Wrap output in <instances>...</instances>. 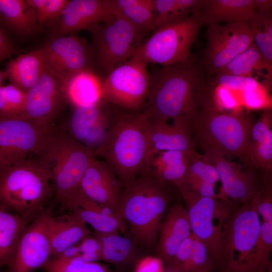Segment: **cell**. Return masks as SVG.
I'll return each instance as SVG.
<instances>
[{"mask_svg":"<svg viewBox=\"0 0 272 272\" xmlns=\"http://www.w3.org/2000/svg\"><path fill=\"white\" fill-rule=\"evenodd\" d=\"M201 67L192 57L150 74L148 97L142 110L150 120L184 119L191 125L199 112V96L206 85Z\"/></svg>","mask_w":272,"mask_h":272,"instance_id":"6da1fadb","label":"cell"},{"mask_svg":"<svg viewBox=\"0 0 272 272\" xmlns=\"http://www.w3.org/2000/svg\"><path fill=\"white\" fill-rule=\"evenodd\" d=\"M149 118L142 110L116 109L114 120L94 152L125 185L144 172L149 161Z\"/></svg>","mask_w":272,"mask_h":272,"instance_id":"7a4b0ae2","label":"cell"},{"mask_svg":"<svg viewBox=\"0 0 272 272\" xmlns=\"http://www.w3.org/2000/svg\"><path fill=\"white\" fill-rule=\"evenodd\" d=\"M208 85L200 93L198 114L191 126L195 146L198 144L203 151H217L229 159L236 157L253 170L249 156L253 120L244 113L220 111L213 103Z\"/></svg>","mask_w":272,"mask_h":272,"instance_id":"3957f363","label":"cell"},{"mask_svg":"<svg viewBox=\"0 0 272 272\" xmlns=\"http://www.w3.org/2000/svg\"><path fill=\"white\" fill-rule=\"evenodd\" d=\"M167 184L146 170L123 185L120 214L141 245L151 247L155 243L169 199Z\"/></svg>","mask_w":272,"mask_h":272,"instance_id":"277c9868","label":"cell"},{"mask_svg":"<svg viewBox=\"0 0 272 272\" xmlns=\"http://www.w3.org/2000/svg\"><path fill=\"white\" fill-rule=\"evenodd\" d=\"M53 191L50 167L41 155L0 168V205L27 220Z\"/></svg>","mask_w":272,"mask_h":272,"instance_id":"5b68a950","label":"cell"},{"mask_svg":"<svg viewBox=\"0 0 272 272\" xmlns=\"http://www.w3.org/2000/svg\"><path fill=\"white\" fill-rule=\"evenodd\" d=\"M185 205L191 232L206 245L214 266L224 269V249L236 210L229 199L204 197L187 185L177 188Z\"/></svg>","mask_w":272,"mask_h":272,"instance_id":"8992f818","label":"cell"},{"mask_svg":"<svg viewBox=\"0 0 272 272\" xmlns=\"http://www.w3.org/2000/svg\"><path fill=\"white\" fill-rule=\"evenodd\" d=\"M49 165L53 192L64 203L78 189L85 170L95 157L94 152L67 133H56L40 155Z\"/></svg>","mask_w":272,"mask_h":272,"instance_id":"52a82bcc","label":"cell"},{"mask_svg":"<svg viewBox=\"0 0 272 272\" xmlns=\"http://www.w3.org/2000/svg\"><path fill=\"white\" fill-rule=\"evenodd\" d=\"M202 23L198 14L177 19L157 29L137 49L132 57L147 64L163 66L184 62L191 57V48Z\"/></svg>","mask_w":272,"mask_h":272,"instance_id":"ba28073f","label":"cell"},{"mask_svg":"<svg viewBox=\"0 0 272 272\" xmlns=\"http://www.w3.org/2000/svg\"><path fill=\"white\" fill-rule=\"evenodd\" d=\"M55 132L53 126L20 116L0 117V168L39 155Z\"/></svg>","mask_w":272,"mask_h":272,"instance_id":"9c48e42d","label":"cell"},{"mask_svg":"<svg viewBox=\"0 0 272 272\" xmlns=\"http://www.w3.org/2000/svg\"><path fill=\"white\" fill-rule=\"evenodd\" d=\"M261 224L258 214L249 203L236 209L224 249V272H255Z\"/></svg>","mask_w":272,"mask_h":272,"instance_id":"30bf717a","label":"cell"},{"mask_svg":"<svg viewBox=\"0 0 272 272\" xmlns=\"http://www.w3.org/2000/svg\"><path fill=\"white\" fill-rule=\"evenodd\" d=\"M147 63L132 57L108 73L104 79L103 99L121 109L141 111L150 85Z\"/></svg>","mask_w":272,"mask_h":272,"instance_id":"8fae6325","label":"cell"},{"mask_svg":"<svg viewBox=\"0 0 272 272\" xmlns=\"http://www.w3.org/2000/svg\"><path fill=\"white\" fill-rule=\"evenodd\" d=\"M91 29L95 34L98 60L108 73L133 56L144 34L117 12Z\"/></svg>","mask_w":272,"mask_h":272,"instance_id":"7c38bea8","label":"cell"},{"mask_svg":"<svg viewBox=\"0 0 272 272\" xmlns=\"http://www.w3.org/2000/svg\"><path fill=\"white\" fill-rule=\"evenodd\" d=\"M55 217L40 214L22 232L7 272H33L51 257V238Z\"/></svg>","mask_w":272,"mask_h":272,"instance_id":"4fadbf2b","label":"cell"},{"mask_svg":"<svg viewBox=\"0 0 272 272\" xmlns=\"http://www.w3.org/2000/svg\"><path fill=\"white\" fill-rule=\"evenodd\" d=\"M207 38L202 63L211 73H217L253 42L246 22L208 25Z\"/></svg>","mask_w":272,"mask_h":272,"instance_id":"5bb4252c","label":"cell"},{"mask_svg":"<svg viewBox=\"0 0 272 272\" xmlns=\"http://www.w3.org/2000/svg\"><path fill=\"white\" fill-rule=\"evenodd\" d=\"M40 50L46 66L63 83L74 74L89 69L90 54L87 43L76 35L54 37Z\"/></svg>","mask_w":272,"mask_h":272,"instance_id":"9a60e30c","label":"cell"},{"mask_svg":"<svg viewBox=\"0 0 272 272\" xmlns=\"http://www.w3.org/2000/svg\"><path fill=\"white\" fill-rule=\"evenodd\" d=\"M63 82L46 66L36 84L26 94L22 113L19 116L53 126V121L64 101Z\"/></svg>","mask_w":272,"mask_h":272,"instance_id":"2e32d148","label":"cell"},{"mask_svg":"<svg viewBox=\"0 0 272 272\" xmlns=\"http://www.w3.org/2000/svg\"><path fill=\"white\" fill-rule=\"evenodd\" d=\"M205 161L214 165L222 183L218 198L230 197L244 203H249L260 190L253 170H243L219 152L209 150L201 155Z\"/></svg>","mask_w":272,"mask_h":272,"instance_id":"e0dca14e","label":"cell"},{"mask_svg":"<svg viewBox=\"0 0 272 272\" xmlns=\"http://www.w3.org/2000/svg\"><path fill=\"white\" fill-rule=\"evenodd\" d=\"M113 0H69L56 21L53 37L92 29L116 13Z\"/></svg>","mask_w":272,"mask_h":272,"instance_id":"ac0fdd59","label":"cell"},{"mask_svg":"<svg viewBox=\"0 0 272 272\" xmlns=\"http://www.w3.org/2000/svg\"><path fill=\"white\" fill-rule=\"evenodd\" d=\"M123 187L109 165L94 157L85 170L78 188L90 199L109 208L121 216L119 201Z\"/></svg>","mask_w":272,"mask_h":272,"instance_id":"d6986e66","label":"cell"},{"mask_svg":"<svg viewBox=\"0 0 272 272\" xmlns=\"http://www.w3.org/2000/svg\"><path fill=\"white\" fill-rule=\"evenodd\" d=\"M191 132L190 122L184 119L174 120L172 124L149 119V160L164 151H179L188 155L197 152Z\"/></svg>","mask_w":272,"mask_h":272,"instance_id":"ffe728a7","label":"cell"},{"mask_svg":"<svg viewBox=\"0 0 272 272\" xmlns=\"http://www.w3.org/2000/svg\"><path fill=\"white\" fill-rule=\"evenodd\" d=\"M70 212L75 215L95 231L101 233L118 232L124 230L122 217L109 208L90 199L78 188L72 192L64 203Z\"/></svg>","mask_w":272,"mask_h":272,"instance_id":"44dd1931","label":"cell"},{"mask_svg":"<svg viewBox=\"0 0 272 272\" xmlns=\"http://www.w3.org/2000/svg\"><path fill=\"white\" fill-rule=\"evenodd\" d=\"M159 232L158 257L167 266L172 261L180 245L192 233L185 208L180 203L173 205L162 222Z\"/></svg>","mask_w":272,"mask_h":272,"instance_id":"7402d4cb","label":"cell"},{"mask_svg":"<svg viewBox=\"0 0 272 272\" xmlns=\"http://www.w3.org/2000/svg\"><path fill=\"white\" fill-rule=\"evenodd\" d=\"M196 13L202 24L248 23L256 13L253 0H202Z\"/></svg>","mask_w":272,"mask_h":272,"instance_id":"603a6c76","label":"cell"},{"mask_svg":"<svg viewBox=\"0 0 272 272\" xmlns=\"http://www.w3.org/2000/svg\"><path fill=\"white\" fill-rule=\"evenodd\" d=\"M103 82L89 69L77 72L63 83L64 101L73 107L98 103L103 99Z\"/></svg>","mask_w":272,"mask_h":272,"instance_id":"cb8c5ba5","label":"cell"},{"mask_svg":"<svg viewBox=\"0 0 272 272\" xmlns=\"http://www.w3.org/2000/svg\"><path fill=\"white\" fill-rule=\"evenodd\" d=\"M189 162V155L186 153L164 151L150 159L146 170L160 179L172 183L177 188L187 185Z\"/></svg>","mask_w":272,"mask_h":272,"instance_id":"d4e9b609","label":"cell"},{"mask_svg":"<svg viewBox=\"0 0 272 272\" xmlns=\"http://www.w3.org/2000/svg\"><path fill=\"white\" fill-rule=\"evenodd\" d=\"M45 67L39 49L11 59L7 63L5 72L11 83L26 93L39 80Z\"/></svg>","mask_w":272,"mask_h":272,"instance_id":"484cf974","label":"cell"},{"mask_svg":"<svg viewBox=\"0 0 272 272\" xmlns=\"http://www.w3.org/2000/svg\"><path fill=\"white\" fill-rule=\"evenodd\" d=\"M94 236L100 242L102 259L125 269L135 263L139 254L134 243L118 232L101 233L95 231Z\"/></svg>","mask_w":272,"mask_h":272,"instance_id":"4316f807","label":"cell"},{"mask_svg":"<svg viewBox=\"0 0 272 272\" xmlns=\"http://www.w3.org/2000/svg\"><path fill=\"white\" fill-rule=\"evenodd\" d=\"M86 224L70 212L55 218L52 230L51 258H55L66 248L80 242L90 234Z\"/></svg>","mask_w":272,"mask_h":272,"instance_id":"83f0119b","label":"cell"},{"mask_svg":"<svg viewBox=\"0 0 272 272\" xmlns=\"http://www.w3.org/2000/svg\"><path fill=\"white\" fill-rule=\"evenodd\" d=\"M0 26L18 34L38 30L35 11L27 0H0Z\"/></svg>","mask_w":272,"mask_h":272,"instance_id":"f1b7e54d","label":"cell"},{"mask_svg":"<svg viewBox=\"0 0 272 272\" xmlns=\"http://www.w3.org/2000/svg\"><path fill=\"white\" fill-rule=\"evenodd\" d=\"M113 109L104 99L95 104L73 107L67 133L82 144L97 124Z\"/></svg>","mask_w":272,"mask_h":272,"instance_id":"f546056e","label":"cell"},{"mask_svg":"<svg viewBox=\"0 0 272 272\" xmlns=\"http://www.w3.org/2000/svg\"><path fill=\"white\" fill-rule=\"evenodd\" d=\"M28 221L0 205V267L9 263Z\"/></svg>","mask_w":272,"mask_h":272,"instance_id":"4dcf8cb0","label":"cell"},{"mask_svg":"<svg viewBox=\"0 0 272 272\" xmlns=\"http://www.w3.org/2000/svg\"><path fill=\"white\" fill-rule=\"evenodd\" d=\"M116 12L144 33L156 29L153 0H113Z\"/></svg>","mask_w":272,"mask_h":272,"instance_id":"1f68e13d","label":"cell"},{"mask_svg":"<svg viewBox=\"0 0 272 272\" xmlns=\"http://www.w3.org/2000/svg\"><path fill=\"white\" fill-rule=\"evenodd\" d=\"M262 70L266 72L265 85L269 87L272 76L269 75L263 57L253 42L248 48L234 57L217 73L253 77L254 71L261 72Z\"/></svg>","mask_w":272,"mask_h":272,"instance_id":"d6a6232c","label":"cell"},{"mask_svg":"<svg viewBox=\"0 0 272 272\" xmlns=\"http://www.w3.org/2000/svg\"><path fill=\"white\" fill-rule=\"evenodd\" d=\"M253 41L260 52L268 74L272 76V16L256 12L248 22Z\"/></svg>","mask_w":272,"mask_h":272,"instance_id":"836d02e7","label":"cell"},{"mask_svg":"<svg viewBox=\"0 0 272 272\" xmlns=\"http://www.w3.org/2000/svg\"><path fill=\"white\" fill-rule=\"evenodd\" d=\"M44 267L47 272H113L107 265L84 262L79 255L68 259L51 258Z\"/></svg>","mask_w":272,"mask_h":272,"instance_id":"e575fe53","label":"cell"},{"mask_svg":"<svg viewBox=\"0 0 272 272\" xmlns=\"http://www.w3.org/2000/svg\"><path fill=\"white\" fill-rule=\"evenodd\" d=\"M26 93L10 83L0 87V117L20 116L24 108Z\"/></svg>","mask_w":272,"mask_h":272,"instance_id":"d590c367","label":"cell"},{"mask_svg":"<svg viewBox=\"0 0 272 272\" xmlns=\"http://www.w3.org/2000/svg\"><path fill=\"white\" fill-rule=\"evenodd\" d=\"M271 250L272 222H263L255 254V272L269 271Z\"/></svg>","mask_w":272,"mask_h":272,"instance_id":"8d00e7d4","label":"cell"},{"mask_svg":"<svg viewBox=\"0 0 272 272\" xmlns=\"http://www.w3.org/2000/svg\"><path fill=\"white\" fill-rule=\"evenodd\" d=\"M69 0H27L35 11L38 29L46 23H56Z\"/></svg>","mask_w":272,"mask_h":272,"instance_id":"74e56055","label":"cell"},{"mask_svg":"<svg viewBox=\"0 0 272 272\" xmlns=\"http://www.w3.org/2000/svg\"><path fill=\"white\" fill-rule=\"evenodd\" d=\"M249 156L253 168H260L265 172H271L272 134L256 141H251Z\"/></svg>","mask_w":272,"mask_h":272,"instance_id":"f35d334b","label":"cell"},{"mask_svg":"<svg viewBox=\"0 0 272 272\" xmlns=\"http://www.w3.org/2000/svg\"><path fill=\"white\" fill-rule=\"evenodd\" d=\"M189 158L187 181L198 180L213 184L220 180L215 167L205 161L197 152L188 155Z\"/></svg>","mask_w":272,"mask_h":272,"instance_id":"ab89813d","label":"cell"},{"mask_svg":"<svg viewBox=\"0 0 272 272\" xmlns=\"http://www.w3.org/2000/svg\"><path fill=\"white\" fill-rule=\"evenodd\" d=\"M214 104L221 112L240 114L243 113L242 103L231 90L220 85H209Z\"/></svg>","mask_w":272,"mask_h":272,"instance_id":"60d3db41","label":"cell"},{"mask_svg":"<svg viewBox=\"0 0 272 272\" xmlns=\"http://www.w3.org/2000/svg\"><path fill=\"white\" fill-rule=\"evenodd\" d=\"M268 89L266 85L261 83L252 90L243 92L242 106L249 110L271 109L272 100Z\"/></svg>","mask_w":272,"mask_h":272,"instance_id":"b9f144b4","label":"cell"},{"mask_svg":"<svg viewBox=\"0 0 272 272\" xmlns=\"http://www.w3.org/2000/svg\"><path fill=\"white\" fill-rule=\"evenodd\" d=\"M194 234L192 232L178 248L170 263L167 266V270L175 272H190V262Z\"/></svg>","mask_w":272,"mask_h":272,"instance_id":"7bdbcfd3","label":"cell"},{"mask_svg":"<svg viewBox=\"0 0 272 272\" xmlns=\"http://www.w3.org/2000/svg\"><path fill=\"white\" fill-rule=\"evenodd\" d=\"M261 84L253 77H241L217 73L212 85H220L230 90L244 92L252 90Z\"/></svg>","mask_w":272,"mask_h":272,"instance_id":"ee69618b","label":"cell"},{"mask_svg":"<svg viewBox=\"0 0 272 272\" xmlns=\"http://www.w3.org/2000/svg\"><path fill=\"white\" fill-rule=\"evenodd\" d=\"M264 182L259 192L249 202L262 217L263 222H272V195L269 181Z\"/></svg>","mask_w":272,"mask_h":272,"instance_id":"f6af8a7d","label":"cell"},{"mask_svg":"<svg viewBox=\"0 0 272 272\" xmlns=\"http://www.w3.org/2000/svg\"><path fill=\"white\" fill-rule=\"evenodd\" d=\"M200 268L212 272L214 271V264L206 245L195 235L190 262V272Z\"/></svg>","mask_w":272,"mask_h":272,"instance_id":"bcb514c9","label":"cell"},{"mask_svg":"<svg viewBox=\"0 0 272 272\" xmlns=\"http://www.w3.org/2000/svg\"><path fill=\"white\" fill-rule=\"evenodd\" d=\"M175 2L176 0H153L154 24L156 29L169 22Z\"/></svg>","mask_w":272,"mask_h":272,"instance_id":"7dc6e473","label":"cell"},{"mask_svg":"<svg viewBox=\"0 0 272 272\" xmlns=\"http://www.w3.org/2000/svg\"><path fill=\"white\" fill-rule=\"evenodd\" d=\"M164 263L159 257L146 256L135 263L133 272H164Z\"/></svg>","mask_w":272,"mask_h":272,"instance_id":"c3c4849f","label":"cell"},{"mask_svg":"<svg viewBox=\"0 0 272 272\" xmlns=\"http://www.w3.org/2000/svg\"><path fill=\"white\" fill-rule=\"evenodd\" d=\"M187 185L201 196L219 198L218 194L215 191V184L201 180L191 179L188 180Z\"/></svg>","mask_w":272,"mask_h":272,"instance_id":"681fc988","label":"cell"},{"mask_svg":"<svg viewBox=\"0 0 272 272\" xmlns=\"http://www.w3.org/2000/svg\"><path fill=\"white\" fill-rule=\"evenodd\" d=\"M16 52L14 46L0 26V63Z\"/></svg>","mask_w":272,"mask_h":272,"instance_id":"f907efd6","label":"cell"},{"mask_svg":"<svg viewBox=\"0 0 272 272\" xmlns=\"http://www.w3.org/2000/svg\"><path fill=\"white\" fill-rule=\"evenodd\" d=\"M80 254L90 252H99L101 253V245L95 236L89 235L83 238L78 243Z\"/></svg>","mask_w":272,"mask_h":272,"instance_id":"816d5d0a","label":"cell"},{"mask_svg":"<svg viewBox=\"0 0 272 272\" xmlns=\"http://www.w3.org/2000/svg\"><path fill=\"white\" fill-rule=\"evenodd\" d=\"M256 12L260 13H271V0H253Z\"/></svg>","mask_w":272,"mask_h":272,"instance_id":"f5cc1de1","label":"cell"},{"mask_svg":"<svg viewBox=\"0 0 272 272\" xmlns=\"http://www.w3.org/2000/svg\"><path fill=\"white\" fill-rule=\"evenodd\" d=\"M80 254L79 246L78 243H77L66 248L60 255L56 257L68 259L78 256Z\"/></svg>","mask_w":272,"mask_h":272,"instance_id":"db71d44e","label":"cell"},{"mask_svg":"<svg viewBox=\"0 0 272 272\" xmlns=\"http://www.w3.org/2000/svg\"><path fill=\"white\" fill-rule=\"evenodd\" d=\"M79 257L84 262L87 263L95 262L102 260L101 253L99 252L82 253L79 255Z\"/></svg>","mask_w":272,"mask_h":272,"instance_id":"11a10c76","label":"cell"},{"mask_svg":"<svg viewBox=\"0 0 272 272\" xmlns=\"http://www.w3.org/2000/svg\"><path fill=\"white\" fill-rule=\"evenodd\" d=\"M7 79V77L5 71L0 70V87L3 85L5 81Z\"/></svg>","mask_w":272,"mask_h":272,"instance_id":"9f6ffc18","label":"cell"},{"mask_svg":"<svg viewBox=\"0 0 272 272\" xmlns=\"http://www.w3.org/2000/svg\"><path fill=\"white\" fill-rule=\"evenodd\" d=\"M194 272H212V271H210L209 270H208L205 269L200 268V269H198L195 270Z\"/></svg>","mask_w":272,"mask_h":272,"instance_id":"6f0895ef","label":"cell"},{"mask_svg":"<svg viewBox=\"0 0 272 272\" xmlns=\"http://www.w3.org/2000/svg\"><path fill=\"white\" fill-rule=\"evenodd\" d=\"M164 272H175V271H173V270H167L166 271H165Z\"/></svg>","mask_w":272,"mask_h":272,"instance_id":"680465c9","label":"cell"}]
</instances>
